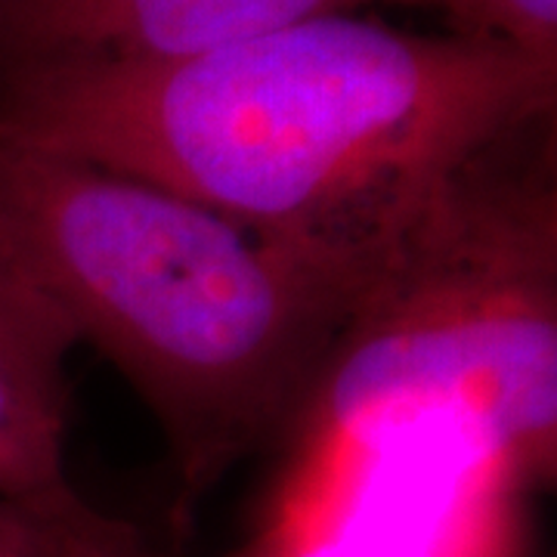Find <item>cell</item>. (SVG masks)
<instances>
[{"label": "cell", "mask_w": 557, "mask_h": 557, "mask_svg": "<svg viewBox=\"0 0 557 557\" xmlns=\"http://www.w3.org/2000/svg\"><path fill=\"white\" fill-rule=\"evenodd\" d=\"M458 35L493 38L557 65V0H440Z\"/></svg>", "instance_id": "obj_8"}, {"label": "cell", "mask_w": 557, "mask_h": 557, "mask_svg": "<svg viewBox=\"0 0 557 557\" xmlns=\"http://www.w3.org/2000/svg\"><path fill=\"white\" fill-rule=\"evenodd\" d=\"M394 3H421V7H428V3H434V7H437L440 0H394Z\"/></svg>", "instance_id": "obj_10"}, {"label": "cell", "mask_w": 557, "mask_h": 557, "mask_svg": "<svg viewBox=\"0 0 557 557\" xmlns=\"http://www.w3.org/2000/svg\"><path fill=\"white\" fill-rule=\"evenodd\" d=\"M0 557H143L137 533L75 493L0 496Z\"/></svg>", "instance_id": "obj_6"}, {"label": "cell", "mask_w": 557, "mask_h": 557, "mask_svg": "<svg viewBox=\"0 0 557 557\" xmlns=\"http://www.w3.org/2000/svg\"><path fill=\"white\" fill-rule=\"evenodd\" d=\"M239 557H394L375 552L354 539L332 533H307V530H273L260 542V548Z\"/></svg>", "instance_id": "obj_9"}, {"label": "cell", "mask_w": 557, "mask_h": 557, "mask_svg": "<svg viewBox=\"0 0 557 557\" xmlns=\"http://www.w3.org/2000/svg\"><path fill=\"white\" fill-rule=\"evenodd\" d=\"M75 344L78 338L69 322L28 282L0 239V362L44 397L69 406L65 359Z\"/></svg>", "instance_id": "obj_7"}, {"label": "cell", "mask_w": 557, "mask_h": 557, "mask_svg": "<svg viewBox=\"0 0 557 557\" xmlns=\"http://www.w3.org/2000/svg\"><path fill=\"white\" fill-rule=\"evenodd\" d=\"M65 416L69 406L0 362V496H75L65 474Z\"/></svg>", "instance_id": "obj_5"}, {"label": "cell", "mask_w": 557, "mask_h": 557, "mask_svg": "<svg viewBox=\"0 0 557 557\" xmlns=\"http://www.w3.org/2000/svg\"><path fill=\"white\" fill-rule=\"evenodd\" d=\"M505 143L440 189L359 298L304 406L322 440L434 418L496 486L555 474L557 201L542 168L498 161Z\"/></svg>", "instance_id": "obj_3"}, {"label": "cell", "mask_w": 557, "mask_h": 557, "mask_svg": "<svg viewBox=\"0 0 557 557\" xmlns=\"http://www.w3.org/2000/svg\"><path fill=\"white\" fill-rule=\"evenodd\" d=\"M366 0H0V53L35 62H174Z\"/></svg>", "instance_id": "obj_4"}, {"label": "cell", "mask_w": 557, "mask_h": 557, "mask_svg": "<svg viewBox=\"0 0 557 557\" xmlns=\"http://www.w3.org/2000/svg\"><path fill=\"white\" fill-rule=\"evenodd\" d=\"M557 65L357 13L174 62L7 69L0 134L379 276L440 189L555 109Z\"/></svg>", "instance_id": "obj_1"}, {"label": "cell", "mask_w": 557, "mask_h": 557, "mask_svg": "<svg viewBox=\"0 0 557 557\" xmlns=\"http://www.w3.org/2000/svg\"><path fill=\"white\" fill-rule=\"evenodd\" d=\"M0 239L164 431L193 496L292 424L372 273L0 134Z\"/></svg>", "instance_id": "obj_2"}]
</instances>
